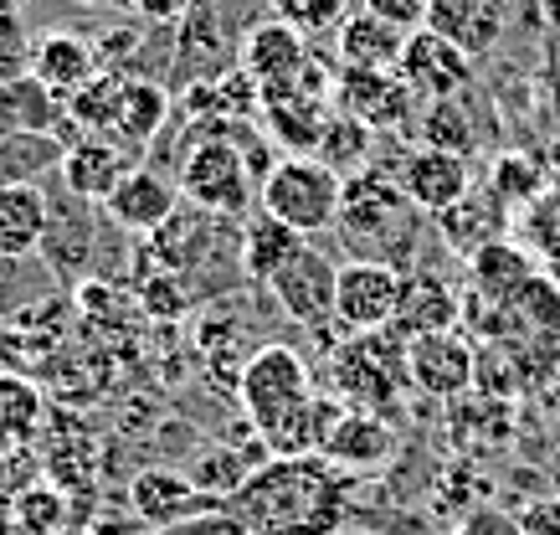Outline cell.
Masks as SVG:
<instances>
[{
    "label": "cell",
    "instance_id": "cell-7",
    "mask_svg": "<svg viewBox=\"0 0 560 535\" xmlns=\"http://www.w3.org/2000/svg\"><path fill=\"white\" fill-rule=\"evenodd\" d=\"M401 283H407V274H401L396 263H375V258L340 263V283H335V329H340V335L390 329L396 325V310H401Z\"/></svg>",
    "mask_w": 560,
    "mask_h": 535
},
{
    "label": "cell",
    "instance_id": "cell-12",
    "mask_svg": "<svg viewBox=\"0 0 560 535\" xmlns=\"http://www.w3.org/2000/svg\"><path fill=\"white\" fill-rule=\"evenodd\" d=\"M474 160L463 155H447V150H432V144H417L407 155L396 160V186L407 196L411 207L432 217L438 222L442 211H453L474 190V171H468Z\"/></svg>",
    "mask_w": 560,
    "mask_h": 535
},
{
    "label": "cell",
    "instance_id": "cell-32",
    "mask_svg": "<svg viewBox=\"0 0 560 535\" xmlns=\"http://www.w3.org/2000/svg\"><path fill=\"white\" fill-rule=\"evenodd\" d=\"M422 144L432 150H447V155H463L474 160V150L483 144L478 129H468V93L458 98H442V104H422Z\"/></svg>",
    "mask_w": 560,
    "mask_h": 535
},
{
    "label": "cell",
    "instance_id": "cell-41",
    "mask_svg": "<svg viewBox=\"0 0 560 535\" xmlns=\"http://www.w3.org/2000/svg\"><path fill=\"white\" fill-rule=\"evenodd\" d=\"M196 0H129V11L150 26H171V21H186Z\"/></svg>",
    "mask_w": 560,
    "mask_h": 535
},
{
    "label": "cell",
    "instance_id": "cell-1",
    "mask_svg": "<svg viewBox=\"0 0 560 535\" xmlns=\"http://www.w3.org/2000/svg\"><path fill=\"white\" fill-rule=\"evenodd\" d=\"M221 510L242 535H340L350 515V474L329 458H268Z\"/></svg>",
    "mask_w": 560,
    "mask_h": 535
},
{
    "label": "cell",
    "instance_id": "cell-20",
    "mask_svg": "<svg viewBox=\"0 0 560 535\" xmlns=\"http://www.w3.org/2000/svg\"><path fill=\"white\" fill-rule=\"evenodd\" d=\"M129 171H135V155L124 144H114V139H103V135H83L78 144H68L57 175H62V190H72L78 201L103 207Z\"/></svg>",
    "mask_w": 560,
    "mask_h": 535
},
{
    "label": "cell",
    "instance_id": "cell-22",
    "mask_svg": "<svg viewBox=\"0 0 560 535\" xmlns=\"http://www.w3.org/2000/svg\"><path fill=\"white\" fill-rule=\"evenodd\" d=\"M463 319V299L447 278L427 274V268H407L401 283V310H396V335H427V329H458Z\"/></svg>",
    "mask_w": 560,
    "mask_h": 535
},
{
    "label": "cell",
    "instance_id": "cell-38",
    "mask_svg": "<svg viewBox=\"0 0 560 535\" xmlns=\"http://www.w3.org/2000/svg\"><path fill=\"white\" fill-rule=\"evenodd\" d=\"M32 62V32H26V0H0V83L21 78Z\"/></svg>",
    "mask_w": 560,
    "mask_h": 535
},
{
    "label": "cell",
    "instance_id": "cell-23",
    "mask_svg": "<svg viewBox=\"0 0 560 535\" xmlns=\"http://www.w3.org/2000/svg\"><path fill=\"white\" fill-rule=\"evenodd\" d=\"M51 226V201L42 186H0V258L42 253Z\"/></svg>",
    "mask_w": 560,
    "mask_h": 535
},
{
    "label": "cell",
    "instance_id": "cell-4",
    "mask_svg": "<svg viewBox=\"0 0 560 535\" xmlns=\"http://www.w3.org/2000/svg\"><path fill=\"white\" fill-rule=\"evenodd\" d=\"M329 392H335L345 407L390 412V407L411 392L407 335H396V329L345 335V346H335V356H329Z\"/></svg>",
    "mask_w": 560,
    "mask_h": 535
},
{
    "label": "cell",
    "instance_id": "cell-27",
    "mask_svg": "<svg viewBox=\"0 0 560 535\" xmlns=\"http://www.w3.org/2000/svg\"><path fill=\"white\" fill-rule=\"evenodd\" d=\"M226 36L217 32V11L206 5V0H196L186 16V32H180V47H175V83H211V78H221V68H226V47H221Z\"/></svg>",
    "mask_w": 560,
    "mask_h": 535
},
{
    "label": "cell",
    "instance_id": "cell-34",
    "mask_svg": "<svg viewBox=\"0 0 560 535\" xmlns=\"http://www.w3.org/2000/svg\"><path fill=\"white\" fill-rule=\"evenodd\" d=\"M42 392L16 371H0V449H21L42 428Z\"/></svg>",
    "mask_w": 560,
    "mask_h": 535
},
{
    "label": "cell",
    "instance_id": "cell-2",
    "mask_svg": "<svg viewBox=\"0 0 560 535\" xmlns=\"http://www.w3.org/2000/svg\"><path fill=\"white\" fill-rule=\"evenodd\" d=\"M411 201L396 186V171L365 165L345 181V207H340V237L355 247L360 258L396 263L407 274V247H411ZM422 217V211H417Z\"/></svg>",
    "mask_w": 560,
    "mask_h": 535
},
{
    "label": "cell",
    "instance_id": "cell-18",
    "mask_svg": "<svg viewBox=\"0 0 560 535\" xmlns=\"http://www.w3.org/2000/svg\"><path fill=\"white\" fill-rule=\"evenodd\" d=\"M5 135H57V139H68V144L83 139L78 124L68 119V104L47 83H36L32 72L0 83V139Z\"/></svg>",
    "mask_w": 560,
    "mask_h": 535
},
{
    "label": "cell",
    "instance_id": "cell-37",
    "mask_svg": "<svg viewBox=\"0 0 560 535\" xmlns=\"http://www.w3.org/2000/svg\"><path fill=\"white\" fill-rule=\"evenodd\" d=\"M272 16L304 36H335L350 21V0H272Z\"/></svg>",
    "mask_w": 560,
    "mask_h": 535
},
{
    "label": "cell",
    "instance_id": "cell-26",
    "mask_svg": "<svg viewBox=\"0 0 560 535\" xmlns=\"http://www.w3.org/2000/svg\"><path fill=\"white\" fill-rule=\"evenodd\" d=\"M308 237H299L293 226H283L278 217H268V211H253L247 222H242L237 232V258H242V278H253V283H268L283 263L304 247Z\"/></svg>",
    "mask_w": 560,
    "mask_h": 535
},
{
    "label": "cell",
    "instance_id": "cell-13",
    "mask_svg": "<svg viewBox=\"0 0 560 535\" xmlns=\"http://www.w3.org/2000/svg\"><path fill=\"white\" fill-rule=\"evenodd\" d=\"M129 510H135L150 531H175L201 515H217L221 500H211L201 484L180 474V468H144L129 479Z\"/></svg>",
    "mask_w": 560,
    "mask_h": 535
},
{
    "label": "cell",
    "instance_id": "cell-29",
    "mask_svg": "<svg viewBox=\"0 0 560 535\" xmlns=\"http://www.w3.org/2000/svg\"><path fill=\"white\" fill-rule=\"evenodd\" d=\"M68 139L57 135H5L0 139V186H42L62 171Z\"/></svg>",
    "mask_w": 560,
    "mask_h": 535
},
{
    "label": "cell",
    "instance_id": "cell-25",
    "mask_svg": "<svg viewBox=\"0 0 560 535\" xmlns=\"http://www.w3.org/2000/svg\"><path fill=\"white\" fill-rule=\"evenodd\" d=\"M88 207L93 201H78L72 190H62V201H51V226L47 242H42V258L51 263L57 278H78L88 268V242H93V211Z\"/></svg>",
    "mask_w": 560,
    "mask_h": 535
},
{
    "label": "cell",
    "instance_id": "cell-24",
    "mask_svg": "<svg viewBox=\"0 0 560 535\" xmlns=\"http://www.w3.org/2000/svg\"><path fill=\"white\" fill-rule=\"evenodd\" d=\"M504 217H510V207H504V201H499L489 186H474L458 201V207L438 217V232H442V242H453L458 253L478 258L483 247L504 242V237H499V232H504Z\"/></svg>",
    "mask_w": 560,
    "mask_h": 535
},
{
    "label": "cell",
    "instance_id": "cell-15",
    "mask_svg": "<svg viewBox=\"0 0 560 535\" xmlns=\"http://www.w3.org/2000/svg\"><path fill=\"white\" fill-rule=\"evenodd\" d=\"M396 453H401V432L390 428L386 412H365V407H350L340 417V428L329 432V443H324L319 458L340 468V474H381V468L396 464Z\"/></svg>",
    "mask_w": 560,
    "mask_h": 535
},
{
    "label": "cell",
    "instance_id": "cell-16",
    "mask_svg": "<svg viewBox=\"0 0 560 535\" xmlns=\"http://www.w3.org/2000/svg\"><path fill=\"white\" fill-rule=\"evenodd\" d=\"M314 62V47H308V36L299 32V26H289V21L278 16H262L247 26V36H242L237 47V68L253 78L257 88H272V83H293L299 72Z\"/></svg>",
    "mask_w": 560,
    "mask_h": 535
},
{
    "label": "cell",
    "instance_id": "cell-43",
    "mask_svg": "<svg viewBox=\"0 0 560 535\" xmlns=\"http://www.w3.org/2000/svg\"><path fill=\"white\" fill-rule=\"evenodd\" d=\"M72 5H88V11H129V0H72Z\"/></svg>",
    "mask_w": 560,
    "mask_h": 535
},
{
    "label": "cell",
    "instance_id": "cell-36",
    "mask_svg": "<svg viewBox=\"0 0 560 535\" xmlns=\"http://www.w3.org/2000/svg\"><path fill=\"white\" fill-rule=\"evenodd\" d=\"M520 247L545 268H560V190H545L520 211Z\"/></svg>",
    "mask_w": 560,
    "mask_h": 535
},
{
    "label": "cell",
    "instance_id": "cell-19",
    "mask_svg": "<svg viewBox=\"0 0 560 535\" xmlns=\"http://www.w3.org/2000/svg\"><path fill=\"white\" fill-rule=\"evenodd\" d=\"M514 0H432L427 26L447 42H458L468 57H489L510 32Z\"/></svg>",
    "mask_w": 560,
    "mask_h": 535
},
{
    "label": "cell",
    "instance_id": "cell-31",
    "mask_svg": "<svg viewBox=\"0 0 560 535\" xmlns=\"http://www.w3.org/2000/svg\"><path fill=\"white\" fill-rule=\"evenodd\" d=\"M119 104H124V72H108L103 68L93 83H83L78 93L68 98V119L78 124V135H114V119H119Z\"/></svg>",
    "mask_w": 560,
    "mask_h": 535
},
{
    "label": "cell",
    "instance_id": "cell-30",
    "mask_svg": "<svg viewBox=\"0 0 560 535\" xmlns=\"http://www.w3.org/2000/svg\"><path fill=\"white\" fill-rule=\"evenodd\" d=\"M483 186H489L504 207L525 211L529 201H540L545 190H550V175H545V165L535 155H525V150H504V155H493Z\"/></svg>",
    "mask_w": 560,
    "mask_h": 535
},
{
    "label": "cell",
    "instance_id": "cell-9",
    "mask_svg": "<svg viewBox=\"0 0 560 535\" xmlns=\"http://www.w3.org/2000/svg\"><path fill=\"white\" fill-rule=\"evenodd\" d=\"M407 376L411 392L438 402H458L478 381V346L463 329H427L407 340Z\"/></svg>",
    "mask_w": 560,
    "mask_h": 535
},
{
    "label": "cell",
    "instance_id": "cell-17",
    "mask_svg": "<svg viewBox=\"0 0 560 535\" xmlns=\"http://www.w3.org/2000/svg\"><path fill=\"white\" fill-rule=\"evenodd\" d=\"M36 83H47L62 104H68L72 93L83 83H93L103 72L98 62V42L83 32H62V26H47V32L32 36V62H26Z\"/></svg>",
    "mask_w": 560,
    "mask_h": 535
},
{
    "label": "cell",
    "instance_id": "cell-28",
    "mask_svg": "<svg viewBox=\"0 0 560 535\" xmlns=\"http://www.w3.org/2000/svg\"><path fill=\"white\" fill-rule=\"evenodd\" d=\"M171 114V93L160 88V78H124V104H119V119H114V144H124L129 155H139L160 124Z\"/></svg>",
    "mask_w": 560,
    "mask_h": 535
},
{
    "label": "cell",
    "instance_id": "cell-44",
    "mask_svg": "<svg viewBox=\"0 0 560 535\" xmlns=\"http://www.w3.org/2000/svg\"><path fill=\"white\" fill-rule=\"evenodd\" d=\"M0 535H26V531H21V525H16V520H11V515H5V520H0Z\"/></svg>",
    "mask_w": 560,
    "mask_h": 535
},
{
    "label": "cell",
    "instance_id": "cell-40",
    "mask_svg": "<svg viewBox=\"0 0 560 535\" xmlns=\"http://www.w3.org/2000/svg\"><path fill=\"white\" fill-rule=\"evenodd\" d=\"M514 531L520 535H560V495H540V500H529L514 520Z\"/></svg>",
    "mask_w": 560,
    "mask_h": 535
},
{
    "label": "cell",
    "instance_id": "cell-8",
    "mask_svg": "<svg viewBox=\"0 0 560 535\" xmlns=\"http://www.w3.org/2000/svg\"><path fill=\"white\" fill-rule=\"evenodd\" d=\"M335 283H340V263L324 258L314 242H304L262 289H268L272 304L289 314L293 325L324 335V329H335Z\"/></svg>",
    "mask_w": 560,
    "mask_h": 535
},
{
    "label": "cell",
    "instance_id": "cell-39",
    "mask_svg": "<svg viewBox=\"0 0 560 535\" xmlns=\"http://www.w3.org/2000/svg\"><path fill=\"white\" fill-rule=\"evenodd\" d=\"M371 16L390 21V26H401V32H422L427 26V11H432V0H360Z\"/></svg>",
    "mask_w": 560,
    "mask_h": 535
},
{
    "label": "cell",
    "instance_id": "cell-11",
    "mask_svg": "<svg viewBox=\"0 0 560 535\" xmlns=\"http://www.w3.org/2000/svg\"><path fill=\"white\" fill-rule=\"evenodd\" d=\"M335 108L360 119L375 135H401L422 119V98L401 83V72H355L340 68L335 78Z\"/></svg>",
    "mask_w": 560,
    "mask_h": 535
},
{
    "label": "cell",
    "instance_id": "cell-21",
    "mask_svg": "<svg viewBox=\"0 0 560 535\" xmlns=\"http://www.w3.org/2000/svg\"><path fill=\"white\" fill-rule=\"evenodd\" d=\"M407 36L411 32L371 16V11L360 5V11H350V21H345L340 32H335V57H340V68H355V72H396Z\"/></svg>",
    "mask_w": 560,
    "mask_h": 535
},
{
    "label": "cell",
    "instance_id": "cell-5",
    "mask_svg": "<svg viewBox=\"0 0 560 535\" xmlns=\"http://www.w3.org/2000/svg\"><path fill=\"white\" fill-rule=\"evenodd\" d=\"M345 207V175L329 171L319 155H283L257 186V211L278 217L299 237H319L340 222Z\"/></svg>",
    "mask_w": 560,
    "mask_h": 535
},
{
    "label": "cell",
    "instance_id": "cell-35",
    "mask_svg": "<svg viewBox=\"0 0 560 535\" xmlns=\"http://www.w3.org/2000/svg\"><path fill=\"white\" fill-rule=\"evenodd\" d=\"M11 520L26 535H62L68 531V489H57L51 479L26 484L11 500Z\"/></svg>",
    "mask_w": 560,
    "mask_h": 535
},
{
    "label": "cell",
    "instance_id": "cell-42",
    "mask_svg": "<svg viewBox=\"0 0 560 535\" xmlns=\"http://www.w3.org/2000/svg\"><path fill=\"white\" fill-rule=\"evenodd\" d=\"M545 175H550V190H560V139L545 150Z\"/></svg>",
    "mask_w": 560,
    "mask_h": 535
},
{
    "label": "cell",
    "instance_id": "cell-10",
    "mask_svg": "<svg viewBox=\"0 0 560 535\" xmlns=\"http://www.w3.org/2000/svg\"><path fill=\"white\" fill-rule=\"evenodd\" d=\"M401 83L422 98V104H442V98H458V93H474L478 83V57H468L458 42H447L438 36L432 26L407 36V47H401Z\"/></svg>",
    "mask_w": 560,
    "mask_h": 535
},
{
    "label": "cell",
    "instance_id": "cell-14",
    "mask_svg": "<svg viewBox=\"0 0 560 535\" xmlns=\"http://www.w3.org/2000/svg\"><path fill=\"white\" fill-rule=\"evenodd\" d=\"M180 207H186V201H180V181H171V175L154 171V165H135V171L114 186V196L103 201V217L119 226V232L150 237V232H160Z\"/></svg>",
    "mask_w": 560,
    "mask_h": 535
},
{
    "label": "cell",
    "instance_id": "cell-33",
    "mask_svg": "<svg viewBox=\"0 0 560 535\" xmlns=\"http://www.w3.org/2000/svg\"><path fill=\"white\" fill-rule=\"evenodd\" d=\"M371 144H375V129H365L360 119H350V114H329V124H324V135H319V150L314 155L329 165V171H340L345 181L355 171H365L371 165Z\"/></svg>",
    "mask_w": 560,
    "mask_h": 535
},
{
    "label": "cell",
    "instance_id": "cell-6",
    "mask_svg": "<svg viewBox=\"0 0 560 535\" xmlns=\"http://www.w3.org/2000/svg\"><path fill=\"white\" fill-rule=\"evenodd\" d=\"M314 397V371L299 350L289 346H262L253 350L237 371V402L247 422L257 432H268L272 422H283L293 407H304Z\"/></svg>",
    "mask_w": 560,
    "mask_h": 535
},
{
    "label": "cell",
    "instance_id": "cell-3",
    "mask_svg": "<svg viewBox=\"0 0 560 535\" xmlns=\"http://www.w3.org/2000/svg\"><path fill=\"white\" fill-rule=\"evenodd\" d=\"M175 181H180V201L211 211V217L237 222V217H253L262 171L253 165V144L232 139L226 129H221V135L217 129H206L186 155H180Z\"/></svg>",
    "mask_w": 560,
    "mask_h": 535
}]
</instances>
